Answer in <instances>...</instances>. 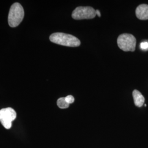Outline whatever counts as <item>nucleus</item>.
<instances>
[{
	"instance_id": "1",
	"label": "nucleus",
	"mask_w": 148,
	"mask_h": 148,
	"mask_svg": "<svg viewBox=\"0 0 148 148\" xmlns=\"http://www.w3.org/2000/svg\"><path fill=\"white\" fill-rule=\"evenodd\" d=\"M49 40L52 42L67 47H75L81 45L79 39L72 35L63 32H55L52 34Z\"/></svg>"
},
{
	"instance_id": "2",
	"label": "nucleus",
	"mask_w": 148,
	"mask_h": 148,
	"mask_svg": "<svg viewBox=\"0 0 148 148\" xmlns=\"http://www.w3.org/2000/svg\"><path fill=\"white\" fill-rule=\"evenodd\" d=\"M24 16V11L22 5L18 2L11 5L8 16L9 25L12 27L18 26Z\"/></svg>"
},
{
	"instance_id": "3",
	"label": "nucleus",
	"mask_w": 148,
	"mask_h": 148,
	"mask_svg": "<svg viewBox=\"0 0 148 148\" xmlns=\"http://www.w3.org/2000/svg\"><path fill=\"white\" fill-rule=\"evenodd\" d=\"M119 47L125 52H134L136 46V38L132 34H123L120 35L117 40Z\"/></svg>"
},
{
	"instance_id": "4",
	"label": "nucleus",
	"mask_w": 148,
	"mask_h": 148,
	"mask_svg": "<svg viewBox=\"0 0 148 148\" xmlns=\"http://www.w3.org/2000/svg\"><path fill=\"white\" fill-rule=\"evenodd\" d=\"M96 16V10L91 7H78L72 13V17L75 20L93 19Z\"/></svg>"
},
{
	"instance_id": "5",
	"label": "nucleus",
	"mask_w": 148,
	"mask_h": 148,
	"mask_svg": "<svg viewBox=\"0 0 148 148\" xmlns=\"http://www.w3.org/2000/svg\"><path fill=\"white\" fill-rule=\"evenodd\" d=\"M16 117V111L12 108H3L0 110V122L6 129H10L12 122Z\"/></svg>"
},
{
	"instance_id": "6",
	"label": "nucleus",
	"mask_w": 148,
	"mask_h": 148,
	"mask_svg": "<svg viewBox=\"0 0 148 148\" xmlns=\"http://www.w3.org/2000/svg\"><path fill=\"white\" fill-rule=\"evenodd\" d=\"M136 14L140 20H148V5L142 4L138 5L136 10Z\"/></svg>"
},
{
	"instance_id": "7",
	"label": "nucleus",
	"mask_w": 148,
	"mask_h": 148,
	"mask_svg": "<svg viewBox=\"0 0 148 148\" xmlns=\"http://www.w3.org/2000/svg\"><path fill=\"white\" fill-rule=\"evenodd\" d=\"M132 95L135 106L138 107H142L145 101V98L142 93L138 90H133Z\"/></svg>"
},
{
	"instance_id": "8",
	"label": "nucleus",
	"mask_w": 148,
	"mask_h": 148,
	"mask_svg": "<svg viewBox=\"0 0 148 148\" xmlns=\"http://www.w3.org/2000/svg\"><path fill=\"white\" fill-rule=\"evenodd\" d=\"M69 105L65 100V97L60 98L57 101V106L60 109H66L69 107Z\"/></svg>"
},
{
	"instance_id": "9",
	"label": "nucleus",
	"mask_w": 148,
	"mask_h": 148,
	"mask_svg": "<svg viewBox=\"0 0 148 148\" xmlns=\"http://www.w3.org/2000/svg\"><path fill=\"white\" fill-rule=\"evenodd\" d=\"M65 100L69 104H70L74 103L75 99L73 95H69L65 97Z\"/></svg>"
},
{
	"instance_id": "10",
	"label": "nucleus",
	"mask_w": 148,
	"mask_h": 148,
	"mask_svg": "<svg viewBox=\"0 0 148 148\" xmlns=\"http://www.w3.org/2000/svg\"><path fill=\"white\" fill-rule=\"evenodd\" d=\"M140 47L141 49L143 50H148V42L144 41L143 42L141 43L140 45Z\"/></svg>"
},
{
	"instance_id": "11",
	"label": "nucleus",
	"mask_w": 148,
	"mask_h": 148,
	"mask_svg": "<svg viewBox=\"0 0 148 148\" xmlns=\"http://www.w3.org/2000/svg\"><path fill=\"white\" fill-rule=\"evenodd\" d=\"M96 15H97L99 17H101V14L100 11L99 10H96Z\"/></svg>"
}]
</instances>
